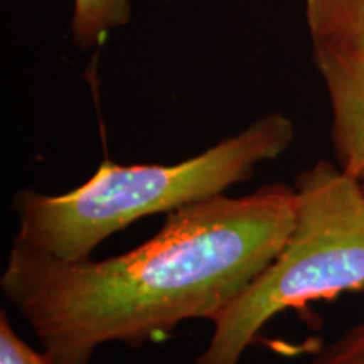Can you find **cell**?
Here are the masks:
<instances>
[{
	"instance_id": "cell-1",
	"label": "cell",
	"mask_w": 364,
	"mask_h": 364,
	"mask_svg": "<svg viewBox=\"0 0 364 364\" xmlns=\"http://www.w3.org/2000/svg\"><path fill=\"white\" fill-rule=\"evenodd\" d=\"M295 211V188L272 182L169 213L156 236L105 260L14 243L0 290L54 363L91 364L102 346L139 349L182 322L213 321L279 255Z\"/></svg>"
},
{
	"instance_id": "cell-2",
	"label": "cell",
	"mask_w": 364,
	"mask_h": 364,
	"mask_svg": "<svg viewBox=\"0 0 364 364\" xmlns=\"http://www.w3.org/2000/svg\"><path fill=\"white\" fill-rule=\"evenodd\" d=\"M294 139L292 118L270 112L182 162H103L85 184L68 193L17 191L12 211L19 230L14 243L66 262L88 260L105 240L135 221L169 215L250 181L258 166L284 156Z\"/></svg>"
},
{
	"instance_id": "cell-3",
	"label": "cell",
	"mask_w": 364,
	"mask_h": 364,
	"mask_svg": "<svg viewBox=\"0 0 364 364\" xmlns=\"http://www.w3.org/2000/svg\"><path fill=\"white\" fill-rule=\"evenodd\" d=\"M297 211L284 247L213 318L193 364H241L263 327L289 309L364 289V186L336 162L295 177Z\"/></svg>"
},
{
	"instance_id": "cell-4",
	"label": "cell",
	"mask_w": 364,
	"mask_h": 364,
	"mask_svg": "<svg viewBox=\"0 0 364 364\" xmlns=\"http://www.w3.org/2000/svg\"><path fill=\"white\" fill-rule=\"evenodd\" d=\"M314 63L329 97L336 164L364 184V51L314 48Z\"/></svg>"
},
{
	"instance_id": "cell-5",
	"label": "cell",
	"mask_w": 364,
	"mask_h": 364,
	"mask_svg": "<svg viewBox=\"0 0 364 364\" xmlns=\"http://www.w3.org/2000/svg\"><path fill=\"white\" fill-rule=\"evenodd\" d=\"M306 19L316 49L364 51V0H307Z\"/></svg>"
},
{
	"instance_id": "cell-6",
	"label": "cell",
	"mask_w": 364,
	"mask_h": 364,
	"mask_svg": "<svg viewBox=\"0 0 364 364\" xmlns=\"http://www.w3.org/2000/svg\"><path fill=\"white\" fill-rule=\"evenodd\" d=\"M132 0H73L71 41L81 51L97 48L130 22Z\"/></svg>"
},
{
	"instance_id": "cell-7",
	"label": "cell",
	"mask_w": 364,
	"mask_h": 364,
	"mask_svg": "<svg viewBox=\"0 0 364 364\" xmlns=\"http://www.w3.org/2000/svg\"><path fill=\"white\" fill-rule=\"evenodd\" d=\"M311 364H364V321L322 346Z\"/></svg>"
},
{
	"instance_id": "cell-8",
	"label": "cell",
	"mask_w": 364,
	"mask_h": 364,
	"mask_svg": "<svg viewBox=\"0 0 364 364\" xmlns=\"http://www.w3.org/2000/svg\"><path fill=\"white\" fill-rule=\"evenodd\" d=\"M0 364H56L44 351H36L14 329L6 311L0 312Z\"/></svg>"
},
{
	"instance_id": "cell-9",
	"label": "cell",
	"mask_w": 364,
	"mask_h": 364,
	"mask_svg": "<svg viewBox=\"0 0 364 364\" xmlns=\"http://www.w3.org/2000/svg\"><path fill=\"white\" fill-rule=\"evenodd\" d=\"M363 186H364V184H363Z\"/></svg>"
}]
</instances>
